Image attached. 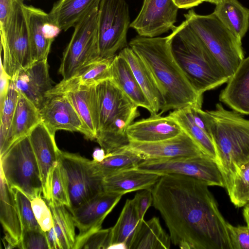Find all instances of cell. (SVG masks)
Instances as JSON below:
<instances>
[{"label": "cell", "mask_w": 249, "mask_h": 249, "mask_svg": "<svg viewBox=\"0 0 249 249\" xmlns=\"http://www.w3.org/2000/svg\"><path fill=\"white\" fill-rule=\"evenodd\" d=\"M96 2L74 26L71 39L64 50L58 72L68 80L99 57L98 7Z\"/></svg>", "instance_id": "obj_7"}, {"label": "cell", "mask_w": 249, "mask_h": 249, "mask_svg": "<svg viewBox=\"0 0 249 249\" xmlns=\"http://www.w3.org/2000/svg\"><path fill=\"white\" fill-rule=\"evenodd\" d=\"M228 228L233 249H249V226H233L228 223Z\"/></svg>", "instance_id": "obj_43"}, {"label": "cell", "mask_w": 249, "mask_h": 249, "mask_svg": "<svg viewBox=\"0 0 249 249\" xmlns=\"http://www.w3.org/2000/svg\"><path fill=\"white\" fill-rule=\"evenodd\" d=\"M30 141L39 168L43 196L48 204L52 202V183L53 170L59 161L55 135L40 122L29 134Z\"/></svg>", "instance_id": "obj_15"}, {"label": "cell", "mask_w": 249, "mask_h": 249, "mask_svg": "<svg viewBox=\"0 0 249 249\" xmlns=\"http://www.w3.org/2000/svg\"><path fill=\"white\" fill-rule=\"evenodd\" d=\"M184 18L230 78L244 58L242 40L228 30L213 13L202 15L191 9Z\"/></svg>", "instance_id": "obj_6"}, {"label": "cell", "mask_w": 249, "mask_h": 249, "mask_svg": "<svg viewBox=\"0 0 249 249\" xmlns=\"http://www.w3.org/2000/svg\"><path fill=\"white\" fill-rule=\"evenodd\" d=\"M11 189L15 194L23 230L41 229L35 216L31 200L19 190L15 188Z\"/></svg>", "instance_id": "obj_39"}, {"label": "cell", "mask_w": 249, "mask_h": 249, "mask_svg": "<svg viewBox=\"0 0 249 249\" xmlns=\"http://www.w3.org/2000/svg\"><path fill=\"white\" fill-rule=\"evenodd\" d=\"M95 89L99 120L96 140L107 154L128 145L127 129L140 114L138 107L110 79Z\"/></svg>", "instance_id": "obj_5"}, {"label": "cell", "mask_w": 249, "mask_h": 249, "mask_svg": "<svg viewBox=\"0 0 249 249\" xmlns=\"http://www.w3.org/2000/svg\"><path fill=\"white\" fill-rule=\"evenodd\" d=\"M128 46L148 67L162 95L163 104L158 114L188 106L201 108L203 95L195 91L176 61L169 36L138 35Z\"/></svg>", "instance_id": "obj_2"}, {"label": "cell", "mask_w": 249, "mask_h": 249, "mask_svg": "<svg viewBox=\"0 0 249 249\" xmlns=\"http://www.w3.org/2000/svg\"><path fill=\"white\" fill-rule=\"evenodd\" d=\"M213 14L236 37L242 40L249 28V9L238 0H221Z\"/></svg>", "instance_id": "obj_29"}, {"label": "cell", "mask_w": 249, "mask_h": 249, "mask_svg": "<svg viewBox=\"0 0 249 249\" xmlns=\"http://www.w3.org/2000/svg\"><path fill=\"white\" fill-rule=\"evenodd\" d=\"M243 213L247 224L249 226V203L245 206Z\"/></svg>", "instance_id": "obj_50"}, {"label": "cell", "mask_w": 249, "mask_h": 249, "mask_svg": "<svg viewBox=\"0 0 249 249\" xmlns=\"http://www.w3.org/2000/svg\"><path fill=\"white\" fill-rule=\"evenodd\" d=\"M171 241L159 219L153 217L148 221L143 220L130 249H168Z\"/></svg>", "instance_id": "obj_33"}, {"label": "cell", "mask_w": 249, "mask_h": 249, "mask_svg": "<svg viewBox=\"0 0 249 249\" xmlns=\"http://www.w3.org/2000/svg\"><path fill=\"white\" fill-rule=\"evenodd\" d=\"M136 169L162 176L178 174L202 180L209 186L225 187L222 172L216 161L207 155L143 160Z\"/></svg>", "instance_id": "obj_11"}, {"label": "cell", "mask_w": 249, "mask_h": 249, "mask_svg": "<svg viewBox=\"0 0 249 249\" xmlns=\"http://www.w3.org/2000/svg\"><path fill=\"white\" fill-rule=\"evenodd\" d=\"M142 221L139 217L133 198L127 199L116 224L111 228L110 246L123 243L127 249H130Z\"/></svg>", "instance_id": "obj_31"}, {"label": "cell", "mask_w": 249, "mask_h": 249, "mask_svg": "<svg viewBox=\"0 0 249 249\" xmlns=\"http://www.w3.org/2000/svg\"><path fill=\"white\" fill-rule=\"evenodd\" d=\"M182 131L175 120L158 113L133 122L126 134L129 142H151L174 137Z\"/></svg>", "instance_id": "obj_20"}, {"label": "cell", "mask_w": 249, "mask_h": 249, "mask_svg": "<svg viewBox=\"0 0 249 249\" xmlns=\"http://www.w3.org/2000/svg\"><path fill=\"white\" fill-rule=\"evenodd\" d=\"M18 0H0V33L7 32Z\"/></svg>", "instance_id": "obj_44"}, {"label": "cell", "mask_w": 249, "mask_h": 249, "mask_svg": "<svg viewBox=\"0 0 249 249\" xmlns=\"http://www.w3.org/2000/svg\"><path fill=\"white\" fill-rule=\"evenodd\" d=\"M0 175L10 188L19 190L31 200L42 197L40 172L29 135L0 157Z\"/></svg>", "instance_id": "obj_8"}, {"label": "cell", "mask_w": 249, "mask_h": 249, "mask_svg": "<svg viewBox=\"0 0 249 249\" xmlns=\"http://www.w3.org/2000/svg\"><path fill=\"white\" fill-rule=\"evenodd\" d=\"M219 94V101L240 114L249 115V56L240 62Z\"/></svg>", "instance_id": "obj_23"}, {"label": "cell", "mask_w": 249, "mask_h": 249, "mask_svg": "<svg viewBox=\"0 0 249 249\" xmlns=\"http://www.w3.org/2000/svg\"><path fill=\"white\" fill-rule=\"evenodd\" d=\"M220 0H203L204 1L210 2L215 5L220 1Z\"/></svg>", "instance_id": "obj_51"}, {"label": "cell", "mask_w": 249, "mask_h": 249, "mask_svg": "<svg viewBox=\"0 0 249 249\" xmlns=\"http://www.w3.org/2000/svg\"><path fill=\"white\" fill-rule=\"evenodd\" d=\"M106 153L103 148H96L94 150L92 154L93 160L101 162L106 158Z\"/></svg>", "instance_id": "obj_49"}, {"label": "cell", "mask_w": 249, "mask_h": 249, "mask_svg": "<svg viewBox=\"0 0 249 249\" xmlns=\"http://www.w3.org/2000/svg\"><path fill=\"white\" fill-rule=\"evenodd\" d=\"M111 228L100 229L88 235L78 246L79 249H109L111 245Z\"/></svg>", "instance_id": "obj_40"}, {"label": "cell", "mask_w": 249, "mask_h": 249, "mask_svg": "<svg viewBox=\"0 0 249 249\" xmlns=\"http://www.w3.org/2000/svg\"><path fill=\"white\" fill-rule=\"evenodd\" d=\"M19 92L39 109L48 93L53 87L49 73L47 60L35 61L18 71L11 79Z\"/></svg>", "instance_id": "obj_19"}, {"label": "cell", "mask_w": 249, "mask_h": 249, "mask_svg": "<svg viewBox=\"0 0 249 249\" xmlns=\"http://www.w3.org/2000/svg\"><path fill=\"white\" fill-rule=\"evenodd\" d=\"M23 4V0H18L7 32L0 36L3 53L0 63L11 79L34 62Z\"/></svg>", "instance_id": "obj_12"}, {"label": "cell", "mask_w": 249, "mask_h": 249, "mask_svg": "<svg viewBox=\"0 0 249 249\" xmlns=\"http://www.w3.org/2000/svg\"><path fill=\"white\" fill-rule=\"evenodd\" d=\"M39 112L41 122L54 135L59 130L85 134L79 115L64 93L48 94Z\"/></svg>", "instance_id": "obj_16"}, {"label": "cell", "mask_w": 249, "mask_h": 249, "mask_svg": "<svg viewBox=\"0 0 249 249\" xmlns=\"http://www.w3.org/2000/svg\"><path fill=\"white\" fill-rule=\"evenodd\" d=\"M231 201L236 207L249 203V161L241 165L225 184Z\"/></svg>", "instance_id": "obj_36"}, {"label": "cell", "mask_w": 249, "mask_h": 249, "mask_svg": "<svg viewBox=\"0 0 249 249\" xmlns=\"http://www.w3.org/2000/svg\"><path fill=\"white\" fill-rule=\"evenodd\" d=\"M64 93L76 110L83 124L84 136L96 140L99 120L95 86H80Z\"/></svg>", "instance_id": "obj_21"}, {"label": "cell", "mask_w": 249, "mask_h": 249, "mask_svg": "<svg viewBox=\"0 0 249 249\" xmlns=\"http://www.w3.org/2000/svg\"><path fill=\"white\" fill-rule=\"evenodd\" d=\"M178 9L174 0H143L130 27L141 36H158L176 26Z\"/></svg>", "instance_id": "obj_13"}, {"label": "cell", "mask_w": 249, "mask_h": 249, "mask_svg": "<svg viewBox=\"0 0 249 249\" xmlns=\"http://www.w3.org/2000/svg\"><path fill=\"white\" fill-rule=\"evenodd\" d=\"M128 5L125 0H100L98 7L99 57H114L128 46L130 25Z\"/></svg>", "instance_id": "obj_10"}, {"label": "cell", "mask_w": 249, "mask_h": 249, "mask_svg": "<svg viewBox=\"0 0 249 249\" xmlns=\"http://www.w3.org/2000/svg\"><path fill=\"white\" fill-rule=\"evenodd\" d=\"M34 62L47 60L54 38L61 31L51 22L48 13L41 9L23 3Z\"/></svg>", "instance_id": "obj_17"}, {"label": "cell", "mask_w": 249, "mask_h": 249, "mask_svg": "<svg viewBox=\"0 0 249 249\" xmlns=\"http://www.w3.org/2000/svg\"><path fill=\"white\" fill-rule=\"evenodd\" d=\"M126 147L139 153L144 160L207 155L183 130L174 137L158 142H130Z\"/></svg>", "instance_id": "obj_18"}, {"label": "cell", "mask_w": 249, "mask_h": 249, "mask_svg": "<svg viewBox=\"0 0 249 249\" xmlns=\"http://www.w3.org/2000/svg\"><path fill=\"white\" fill-rule=\"evenodd\" d=\"M53 215V229L61 249H74L75 225L72 214L63 205L49 204Z\"/></svg>", "instance_id": "obj_35"}, {"label": "cell", "mask_w": 249, "mask_h": 249, "mask_svg": "<svg viewBox=\"0 0 249 249\" xmlns=\"http://www.w3.org/2000/svg\"><path fill=\"white\" fill-rule=\"evenodd\" d=\"M11 81V77L5 72L0 63V102L5 98Z\"/></svg>", "instance_id": "obj_46"}, {"label": "cell", "mask_w": 249, "mask_h": 249, "mask_svg": "<svg viewBox=\"0 0 249 249\" xmlns=\"http://www.w3.org/2000/svg\"><path fill=\"white\" fill-rule=\"evenodd\" d=\"M118 54L128 63L153 111L159 113L163 104L162 95L150 71L142 59L128 46Z\"/></svg>", "instance_id": "obj_26"}, {"label": "cell", "mask_w": 249, "mask_h": 249, "mask_svg": "<svg viewBox=\"0 0 249 249\" xmlns=\"http://www.w3.org/2000/svg\"><path fill=\"white\" fill-rule=\"evenodd\" d=\"M59 161L65 173L69 193L71 213L104 191V177L93 160L79 154L58 152Z\"/></svg>", "instance_id": "obj_9"}, {"label": "cell", "mask_w": 249, "mask_h": 249, "mask_svg": "<svg viewBox=\"0 0 249 249\" xmlns=\"http://www.w3.org/2000/svg\"><path fill=\"white\" fill-rule=\"evenodd\" d=\"M123 195L103 191L71 212L79 233L76 237L74 249L90 234L102 229L106 216Z\"/></svg>", "instance_id": "obj_14"}, {"label": "cell", "mask_w": 249, "mask_h": 249, "mask_svg": "<svg viewBox=\"0 0 249 249\" xmlns=\"http://www.w3.org/2000/svg\"><path fill=\"white\" fill-rule=\"evenodd\" d=\"M100 0H58L48 13L50 21L60 30L74 27L81 18Z\"/></svg>", "instance_id": "obj_30"}, {"label": "cell", "mask_w": 249, "mask_h": 249, "mask_svg": "<svg viewBox=\"0 0 249 249\" xmlns=\"http://www.w3.org/2000/svg\"><path fill=\"white\" fill-rule=\"evenodd\" d=\"M168 116L178 124L206 154L216 161L217 155L213 142L209 135L195 123L190 106L173 110Z\"/></svg>", "instance_id": "obj_32"}, {"label": "cell", "mask_w": 249, "mask_h": 249, "mask_svg": "<svg viewBox=\"0 0 249 249\" xmlns=\"http://www.w3.org/2000/svg\"><path fill=\"white\" fill-rule=\"evenodd\" d=\"M143 160L141 155L125 147L106 154L105 159L101 162L93 160L105 178L123 171L135 169Z\"/></svg>", "instance_id": "obj_34"}, {"label": "cell", "mask_w": 249, "mask_h": 249, "mask_svg": "<svg viewBox=\"0 0 249 249\" xmlns=\"http://www.w3.org/2000/svg\"><path fill=\"white\" fill-rule=\"evenodd\" d=\"M113 57L98 58L83 68L71 79L62 80L48 93H62L80 86L93 87L111 78Z\"/></svg>", "instance_id": "obj_28"}, {"label": "cell", "mask_w": 249, "mask_h": 249, "mask_svg": "<svg viewBox=\"0 0 249 249\" xmlns=\"http://www.w3.org/2000/svg\"><path fill=\"white\" fill-rule=\"evenodd\" d=\"M52 202L49 204L63 205L69 209L70 200L67 179L58 161L53 175L52 183Z\"/></svg>", "instance_id": "obj_38"}, {"label": "cell", "mask_w": 249, "mask_h": 249, "mask_svg": "<svg viewBox=\"0 0 249 249\" xmlns=\"http://www.w3.org/2000/svg\"><path fill=\"white\" fill-rule=\"evenodd\" d=\"M205 182L178 174L161 176L151 188L171 240L182 249H233L226 222Z\"/></svg>", "instance_id": "obj_1"}, {"label": "cell", "mask_w": 249, "mask_h": 249, "mask_svg": "<svg viewBox=\"0 0 249 249\" xmlns=\"http://www.w3.org/2000/svg\"><path fill=\"white\" fill-rule=\"evenodd\" d=\"M204 115L225 185L238 168L249 161V120L220 103L215 109L204 111Z\"/></svg>", "instance_id": "obj_4"}, {"label": "cell", "mask_w": 249, "mask_h": 249, "mask_svg": "<svg viewBox=\"0 0 249 249\" xmlns=\"http://www.w3.org/2000/svg\"><path fill=\"white\" fill-rule=\"evenodd\" d=\"M19 93L13 83L10 81L9 88L0 104V145L4 142L10 126Z\"/></svg>", "instance_id": "obj_37"}, {"label": "cell", "mask_w": 249, "mask_h": 249, "mask_svg": "<svg viewBox=\"0 0 249 249\" xmlns=\"http://www.w3.org/2000/svg\"></svg>", "instance_id": "obj_52"}, {"label": "cell", "mask_w": 249, "mask_h": 249, "mask_svg": "<svg viewBox=\"0 0 249 249\" xmlns=\"http://www.w3.org/2000/svg\"><path fill=\"white\" fill-rule=\"evenodd\" d=\"M139 217L143 220L144 215L153 203L151 189L143 190L137 193L133 198Z\"/></svg>", "instance_id": "obj_45"}, {"label": "cell", "mask_w": 249, "mask_h": 249, "mask_svg": "<svg viewBox=\"0 0 249 249\" xmlns=\"http://www.w3.org/2000/svg\"><path fill=\"white\" fill-rule=\"evenodd\" d=\"M0 219L6 248H20L23 226L15 194L0 175Z\"/></svg>", "instance_id": "obj_22"}, {"label": "cell", "mask_w": 249, "mask_h": 249, "mask_svg": "<svg viewBox=\"0 0 249 249\" xmlns=\"http://www.w3.org/2000/svg\"><path fill=\"white\" fill-rule=\"evenodd\" d=\"M179 9H189L204 2L203 0H174Z\"/></svg>", "instance_id": "obj_48"}, {"label": "cell", "mask_w": 249, "mask_h": 249, "mask_svg": "<svg viewBox=\"0 0 249 249\" xmlns=\"http://www.w3.org/2000/svg\"><path fill=\"white\" fill-rule=\"evenodd\" d=\"M174 57L199 95L226 83L229 77L208 48L184 20L169 35Z\"/></svg>", "instance_id": "obj_3"}, {"label": "cell", "mask_w": 249, "mask_h": 249, "mask_svg": "<svg viewBox=\"0 0 249 249\" xmlns=\"http://www.w3.org/2000/svg\"><path fill=\"white\" fill-rule=\"evenodd\" d=\"M19 249H49L45 232L41 229L24 230Z\"/></svg>", "instance_id": "obj_41"}, {"label": "cell", "mask_w": 249, "mask_h": 249, "mask_svg": "<svg viewBox=\"0 0 249 249\" xmlns=\"http://www.w3.org/2000/svg\"><path fill=\"white\" fill-rule=\"evenodd\" d=\"M110 80L138 107L146 109L153 115L152 107L126 61L117 54L111 67Z\"/></svg>", "instance_id": "obj_27"}, {"label": "cell", "mask_w": 249, "mask_h": 249, "mask_svg": "<svg viewBox=\"0 0 249 249\" xmlns=\"http://www.w3.org/2000/svg\"><path fill=\"white\" fill-rule=\"evenodd\" d=\"M19 93L15 113L6 138L0 145V157L18 141L28 136L41 119L39 109Z\"/></svg>", "instance_id": "obj_24"}, {"label": "cell", "mask_w": 249, "mask_h": 249, "mask_svg": "<svg viewBox=\"0 0 249 249\" xmlns=\"http://www.w3.org/2000/svg\"><path fill=\"white\" fill-rule=\"evenodd\" d=\"M160 176L135 168L128 169L105 178L103 190L124 195L133 191L151 189Z\"/></svg>", "instance_id": "obj_25"}, {"label": "cell", "mask_w": 249, "mask_h": 249, "mask_svg": "<svg viewBox=\"0 0 249 249\" xmlns=\"http://www.w3.org/2000/svg\"><path fill=\"white\" fill-rule=\"evenodd\" d=\"M49 249H61L53 227L45 231Z\"/></svg>", "instance_id": "obj_47"}, {"label": "cell", "mask_w": 249, "mask_h": 249, "mask_svg": "<svg viewBox=\"0 0 249 249\" xmlns=\"http://www.w3.org/2000/svg\"><path fill=\"white\" fill-rule=\"evenodd\" d=\"M32 209L36 218L41 229L45 232L53 226V215L49 206L41 197L31 200Z\"/></svg>", "instance_id": "obj_42"}]
</instances>
